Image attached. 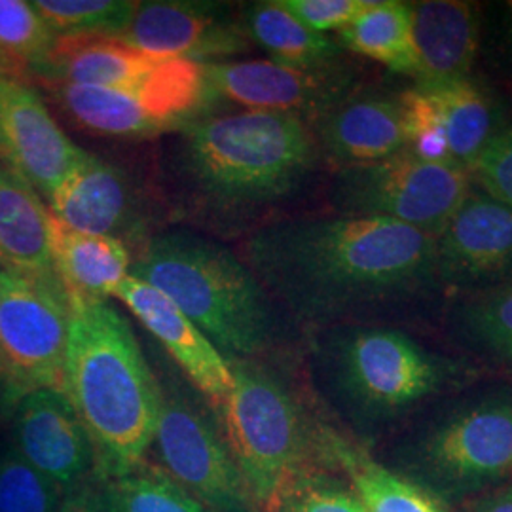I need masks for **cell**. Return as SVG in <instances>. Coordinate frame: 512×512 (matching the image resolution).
Segmentation results:
<instances>
[{
	"mask_svg": "<svg viewBox=\"0 0 512 512\" xmlns=\"http://www.w3.org/2000/svg\"><path fill=\"white\" fill-rule=\"evenodd\" d=\"M399 475L440 501L484 492L512 475V397L459 408L399 450Z\"/></svg>",
	"mask_w": 512,
	"mask_h": 512,
	"instance_id": "obj_6",
	"label": "cell"
},
{
	"mask_svg": "<svg viewBox=\"0 0 512 512\" xmlns=\"http://www.w3.org/2000/svg\"><path fill=\"white\" fill-rule=\"evenodd\" d=\"M338 44L391 71L420 74L412 35V4L408 2L368 0L365 12L338 31Z\"/></svg>",
	"mask_w": 512,
	"mask_h": 512,
	"instance_id": "obj_25",
	"label": "cell"
},
{
	"mask_svg": "<svg viewBox=\"0 0 512 512\" xmlns=\"http://www.w3.org/2000/svg\"><path fill=\"white\" fill-rule=\"evenodd\" d=\"M469 196L465 167L433 164L403 150L380 162L344 167L336 183V202L351 215L397 220L431 236Z\"/></svg>",
	"mask_w": 512,
	"mask_h": 512,
	"instance_id": "obj_10",
	"label": "cell"
},
{
	"mask_svg": "<svg viewBox=\"0 0 512 512\" xmlns=\"http://www.w3.org/2000/svg\"><path fill=\"white\" fill-rule=\"evenodd\" d=\"M471 330L486 348L512 363V285L471 313Z\"/></svg>",
	"mask_w": 512,
	"mask_h": 512,
	"instance_id": "obj_35",
	"label": "cell"
},
{
	"mask_svg": "<svg viewBox=\"0 0 512 512\" xmlns=\"http://www.w3.org/2000/svg\"><path fill=\"white\" fill-rule=\"evenodd\" d=\"M63 490L16 450L0 458V512H57Z\"/></svg>",
	"mask_w": 512,
	"mask_h": 512,
	"instance_id": "obj_31",
	"label": "cell"
},
{
	"mask_svg": "<svg viewBox=\"0 0 512 512\" xmlns=\"http://www.w3.org/2000/svg\"><path fill=\"white\" fill-rule=\"evenodd\" d=\"M334 473V469H323L300 478L274 512H366L348 480L342 482Z\"/></svg>",
	"mask_w": 512,
	"mask_h": 512,
	"instance_id": "obj_32",
	"label": "cell"
},
{
	"mask_svg": "<svg viewBox=\"0 0 512 512\" xmlns=\"http://www.w3.org/2000/svg\"><path fill=\"white\" fill-rule=\"evenodd\" d=\"M179 160L198 200L239 213L291 194L315 160V137L294 114H205L183 126Z\"/></svg>",
	"mask_w": 512,
	"mask_h": 512,
	"instance_id": "obj_3",
	"label": "cell"
},
{
	"mask_svg": "<svg viewBox=\"0 0 512 512\" xmlns=\"http://www.w3.org/2000/svg\"><path fill=\"white\" fill-rule=\"evenodd\" d=\"M412 35L421 84L467 78L478 48V19L473 4L461 0L412 4Z\"/></svg>",
	"mask_w": 512,
	"mask_h": 512,
	"instance_id": "obj_22",
	"label": "cell"
},
{
	"mask_svg": "<svg viewBox=\"0 0 512 512\" xmlns=\"http://www.w3.org/2000/svg\"><path fill=\"white\" fill-rule=\"evenodd\" d=\"M63 391L92 437L99 475L112 480L145 461L162 389L109 300L73 311Z\"/></svg>",
	"mask_w": 512,
	"mask_h": 512,
	"instance_id": "obj_2",
	"label": "cell"
},
{
	"mask_svg": "<svg viewBox=\"0 0 512 512\" xmlns=\"http://www.w3.org/2000/svg\"><path fill=\"white\" fill-rule=\"evenodd\" d=\"M291 16L308 29L325 35L327 31H342L359 18L368 0H277Z\"/></svg>",
	"mask_w": 512,
	"mask_h": 512,
	"instance_id": "obj_36",
	"label": "cell"
},
{
	"mask_svg": "<svg viewBox=\"0 0 512 512\" xmlns=\"http://www.w3.org/2000/svg\"><path fill=\"white\" fill-rule=\"evenodd\" d=\"M0 266L57 279L50 255L48 207L16 169L0 162Z\"/></svg>",
	"mask_w": 512,
	"mask_h": 512,
	"instance_id": "obj_23",
	"label": "cell"
},
{
	"mask_svg": "<svg viewBox=\"0 0 512 512\" xmlns=\"http://www.w3.org/2000/svg\"><path fill=\"white\" fill-rule=\"evenodd\" d=\"M241 23L247 38L264 48L272 61L296 67H329L340 55L336 40L308 29L277 0L251 4L245 8Z\"/></svg>",
	"mask_w": 512,
	"mask_h": 512,
	"instance_id": "obj_26",
	"label": "cell"
},
{
	"mask_svg": "<svg viewBox=\"0 0 512 512\" xmlns=\"http://www.w3.org/2000/svg\"><path fill=\"white\" fill-rule=\"evenodd\" d=\"M469 512H512V482L480 497Z\"/></svg>",
	"mask_w": 512,
	"mask_h": 512,
	"instance_id": "obj_38",
	"label": "cell"
},
{
	"mask_svg": "<svg viewBox=\"0 0 512 512\" xmlns=\"http://www.w3.org/2000/svg\"><path fill=\"white\" fill-rule=\"evenodd\" d=\"M211 97L247 110L317 118L346 99L348 76L338 67H296L272 59L203 63Z\"/></svg>",
	"mask_w": 512,
	"mask_h": 512,
	"instance_id": "obj_12",
	"label": "cell"
},
{
	"mask_svg": "<svg viewBox=\"0 0 512 512\" xmlns=\"http://www.w3.org/2000/svg\"><path fill=\"white\" fill-rule=\"evenodd\" d=\"M57 512H114L109 478L99 473L88 478L65 494Z\"/></svg>",
	"mask_w": 512,
	"mask_h": 512,
	"instance_id": "obj_37",
	"label": "cell"
},
{
	"mask_svg": "<svg viewBox=\"0 0 512 512\" xmlns=\"http://www.w3.org/2000/svg\"><path fill=\"white\" fill-rule=\"evenodd\" d=\"M44 84L78 126L110 137H148L183 128L211 99L203 63L179 57L145 80L120 88Z\"/></svg>",
	"mask_w": 512,
	"mask_h": 512,
	"instance_id": "obj_9",
	"label": "cell"
},
{
	"mask_svg": "<svg viewBox=\"0 0 512 512\" xmlns=\"http://www.w3.org/2000/svg\"><path fill=\"white\" fill-rule=\"evenodd\" d=\"M458 370L393 329L349 330L332 349V378L349 408L382 421L439 395Z\"/></svg>",
	"mask_w": 512,
	"mask_h": 512,
	"instance_id": "obj_7",
	"label": "cell"
},
{
	"mask_svg": "<svg viewBox=\"0 0 512 512\" xmlns=\"http://www.w3.org/2000/svg\"><path fill=\"white\" fill-rule=\"evenodd\" d=\"M245 256L266 293L319 321L437 279V238L397 220L342 213L279 220L249 238Z\"/></svg>",
	"mask_w": 512,
	"mask_h": 512,
	"instance_id": "obj_1",
	"label": "cell"
},
{
	"mask_svg": "<svg viewBox=\"0 0 512 512\" xmlns=\"http://www.w3.org/2000/svg\"><path fill=\"white\" fill-rule=\"evenodd\" d=\"M71 321L73 310L57 279L0 266V410L12 412L38 389H65Z\"/></svg>",
	"mask_w": 512,
	"mask_h": 512,
	"instance_id": "obj_8",
	"label": "cell"
},
{
	"mask_svg": "<svg viewBox=\"0 0 512 512\" xmlns=\"http://www.w3.org/2000/svg\"><path fill=\"white\" fill-rule=\"evenodd\" d=\"M162 403L152 448L158 467L211 512H258L219 421L175 387Z\"/></svg>",
	"mask_w": 512,
	"mask_h": 512,
	"instance_id": "obj_11",
	"label": "cell"
},
{
	"mask_svg": "<svg viewBox=\"0 0 512 512\" xmlns=\"http://www.w3.org/2000/svg\"><path fill=\"white\" fill-rule=\"evenodd\" d=\"M116 298L128 308L145 329L164 346L181 366L190 382L219 412L234 387V374L226 357L211 344L183 311L147 281L128 275Z\"/></svg>",
	"mask_w": 512,
	"mask_h": 512,
	"instance_id": "obj_16",
	"label": "cell"
},
{
	"mask_svg": "<svg viewBox=\"0 0 512 512\" xmlns=\"http://www.w3.org/2000/svg\"><path fill=\"white\" fill-rule=\"evenodd\" d=\"M175 57L148 54L114 35H59L40 65L44 82L120 88L162 71Z\"/></svg>",
	"mask_w": 512,
	"mask_h": 512,
	"instance_id": "obj_20",
	"label": "cell"
},
{
	"mask_svg": "<svg viewBox=\"0 0 512 512\" xmlns=\"http://www.w3.org/2000/svg\"><path fill=\"white\" fill-rule=\"evenodd\" d=\"M420 88L437 105L452 162L471 167L497 133L490 99L467 78L442 84H420Z\"/></svg>",
	"mask_w": 512,
	"mask_h": 512,
	"instance_id": "obj_27",
	"label": "cell"
},
{
	"mask_svg": "<svg viewBox=\"0 0 512 512\" xmlns=\"http://www.w3.org/2000/svg\"><path fill=\"white\" fill-rule=\"evenodd\" d=\"M10 414L14 450L63 494L97 475L92 437L63 391L27 393Z\"/></svg>",
	"mask_w": 512,
	"mask_h": 512,
	"instance_id": "obj_13",
	"label": "cell"
},
{
	"mask_svg": "<svg viewBox=\"0 0 512 512\" xmlns=\"http://www.w3.org/2000/svg\"><path fill=\"white\" fill-rule=\"evenodd\" d=\"M404 122L408 131V148L414 156L433 164H454L446 141V133L440 124L439 110L423 88L403 93ZM458 165V164H456Z\"/></svg>",
	"mask_w": 512,
	"mask_h": 512,
	"instance_id": "obj_33",
	"label": "cell"
},
{
	"mask_svg": "<svg viewBox=\"0 0 512 512\" xmlns=\"http://www.w3.org/2000/svg\"><path fill=\"white\" fill-rule=\"evenodd\" d=\"M471 169L486 196L512 209V126L495 133Z\"/></svg>",
	"mask_w": 512,
	"mask_h": 512,
	"instance_id": "obj_34",
	"label": "cell"
},
{
	"mask_svg": "<svg viewBox=\"0 0 512 512\" xmlns=\"http://www.w3.org/2000/svg\"><path fill=\"white\" fill-rule=\"evenodd\" d=\"M129 275L164 293L226 361L255 359L274 338L268 293L217 241L173 230L150 239Z\"/></svg>",
	"mask_w": 512,
	"mask_h": 512,
	"instance_id": "obj_4",
	"label": "cell"
},
{
	"mask_svg": "<svg viewBox=\"0 0 512 512\" xmlns=\"http://www.w3.org/2000/svg\"><path fill=\"white\" fill-rule=\"evenodd\" d=\"M321 448L330 465L348 478L366 512H448L439 497L387 469L359 444L323 423Z\"/></svg>",
	"mask_w": 512,
	"mask_h": 512,
	"instance_id": "obj_24",
	"label": "cell"
},
{
	"mask_svg": "<svg viewBox=\"0 0 512 512\" xmlns=\"http://www.w3.org/2000/svg\"><path fill=\"white\" fill-rule=\"evenodd\" d=\"M0 162L6 164V158H4V148H2V139H0Z\"/></svg>",
	"mask_w": 512,
	"mask_h": 512,
	"instance_id": "obj_39",
	"label": "cell"
},
{
	"mask_svg": "<svg viewBox=\"0 0 512 512\" xmlns=\"http://www.w3.org/2000/svg\"><path fill=\"white\" fill-rule=\"evenodd\" d=\"M437 238V275L471 283L512 266V209L490 196H467Z\"/></svg>",
	"mask_w": 512,
	"mask_h": 512,
	"instance_id": "obj_18",
	"label": "cell"
},
{
	"mask_svg": "<svg viewBox=\"0 0 512 512\" xmlns=\"http://www.w3.org/2000/svg\"><path fill=\"white\" fill-rule=\"evenodd\" d=\"M114 37L148 54L198 63L239 54L249 44L241 19L207 2H137L128 25Z\"/></svg>",
	"mask_w": 512,
	"mask_h": 512,
	"instance_id": "obj_15",
	"label": "cell"
},
{
	"mask_svg": "<svg viewBox=\"0 0 512 512\" xmlns=\"http://www.w3.org/2000/svg\"><path fill=\"white\" fill-rule=\"evenodd\" d=\"M228 363L234 387L217 412L220 431L256 511L274 512L300 478L332 469L321 450V423L306 416L293 391L268 366L255 359Z\"/></svg>",
	"mask_w": 512,
	"mask_h": 512,
	"instance_id": "obj_5",
	"label": "cell"
},
{
	"mask_svg": "<svg viewBox=\"0 0 512 512\" xmlns=\"http://www.w3.org/2000/svg\"><path fill=\"white\" fill-rule=\"evenodd\" d=\"M319 141L344 167L374 164L408 148L401 99L346 97L319 116Z\"/></svg>",
	"mask_w": 512,
	"mask_h": 512,
	"instance_id": "obj_19",
	"label": "cell"
},
{
	"mask_svg": "<svg viewBox=\"0 0 512 512\" xmlns=\"http://www.w3.org/2000/svg\"><path fill=\"white\" fill-rule=\"evenodd\" d=\"M114 512H211L147 459L109 480Z\"/></svg>",
	"mask_w": 512,
	"mask_h": 512,
	"instance_id": "obj_29",
	"label": "cell"
},
{
	"mask_svg": "<svg viewBox=\"0 0 512 512\" xmlns=\"http://www.w3.org/2000/svg\"><path fill=\"white\" fill-rule=\"evenodd\" d=\"M55 35L25 0H0V76L25 82L54 44Z\"/></svg>",
	"mask_w": 512,
	"mask_h": 512,
	"instance_id": "obj_28",
	"label": "cell"
},
{
	"mask_svg": "<svg viewBox=\"0 0 512 512\" xmlns=\"http://www.w3.org/2000/svg\"><path fill=\"white\" fill-rule=\"evenodd\" d=\"M48 226L55 277L71 310L116 296L131 268L128 245L120 239L78 232L55 219L50 209Z\"/></svg>",
	"mask_w": 512,
	"mask_h": 512,
	"instance_id": "obj_21",
	"label": "cell"
},
{
	"mask_svg": "<svg viewBox=\"0 0 512 512\" xmlns=\"http://www.w3.org/2000/svg\"><path fill=\"white\" fill-rule=\"evenodd\" d=\"M48 203L55 219L74 230L124 243L141 224L137 194L128 175L90 152L55 188Z\"/></svg>",
	"mask_w": 512,
	"mask_h": 512,
	"instance_id": "obj_17",
	"label": "cell"
},
{
	"mask_svg": "<svg viewBox=\"0 0 512 512\" xmlns=\"http://www.w3.org/2000/svg\"><path fill=\"white\" fill-rule=\"evenodd\" d=\"M31 4L55 37L118 35L137 8V2L128 0H35Z\"/></svg>",
	"mask_w": 512,
	"mask_h": 512,
	"instance_id": "obj_30",
	"label": "cell"
},
{
	"mask_svg": "<svg viewBox=\"0 0 512 512\" xmlns=\"http://www.w3.org/2000/svg\"><path fill=\"white\" fill-rule=\"evenodd\" d=\"M0 139L6 164L48 200L86 154L57 126L29 84L2 76Z\"/></svg>",
	"mask_w": 512,
	"mask_h": 512,
	"instance_id": "obj_14",
	"label": "cell"
},
{
	"mask_svg": "<svg viewBox=\"0 0 512 512\" xmlns=\"http://www.w3.org/2000/svg\"><path fill=\"white\" fill-rule=\"evenodd\" d=\"M0 387H2V361H0Z\"/></svg>",
	"mask_w": 512,
	"mask_h": 512,
	"instance_id": "obj_40",
	"label": "cell"
}]
</instances>
